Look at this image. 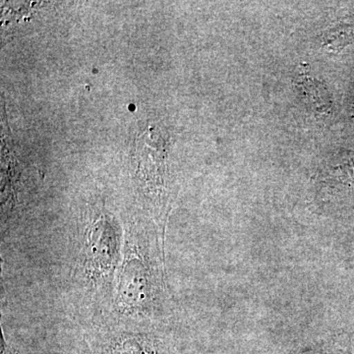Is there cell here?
<instances>
[{
	"label": "cell",
	"mask_w": 354,
	"mask_h": 354,
	"mask_svg": "<svg viewBox=\"0 0 354 354\" xmlns=\"http://www.w3.org/2000/svg\"><path fill=\"white\" fill-rule=\"evenodd\" d=\"M354 41V23H342L326 32L324 44L330 50H341Z\"/></svg>",
	"instance_id": "obj_2"
},
{
	"label": "cell",
	"mask_w": 354,
	"mask_h": 354,
	"mask_svg": "<svg viewBox=\"0 0 354 354\" xmlns=\"http://www.w3.org/2000/svg\"><path fill=\"white\" fill-rule=\"evenodd\" d=\"M299 84H301L310 102L319 111H327L330 106L329 94L327 88L323 87L322 84L315 79L310 78L306 74H302Z\"/></svg>",
	"instance_id": "obj_1"
}]
</instances>
